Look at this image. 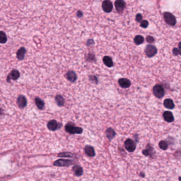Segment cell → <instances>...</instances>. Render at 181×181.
<instances>
[{"mask_svg": "<svg viewBox=\"0 0 181 181\" xmlns=\"http://www.w3.org/2000/svg\"><path fill=\"white\" fill-rule=\"evenodd\" d=\"M144 38L141 35H137L135 37L134 39V43L137 45H141L144 42Z\"/></svg>", "mask_w": 181, "mask_h": 181, "instance_id": "4316f807", "label": "cell"}, {"mask_svg": "<svg viewBox=\"0 0 181 181\" xmlns=\"http://www.w3.org/2000/svg\"><path fill=\"white\" fill-rule=\"evenodd\" d=\"M72 170L74 174L78 177L81 176L83 174V168L78 165H75L73 167Z\"/></svg>", "mask_w": 181, "mask_h": 181, "instance_id": "2e32d148", "label": "cell"}, {"mask_svg": "<svg viewBox=\"0 0 181 181\" xmlns=\"http://www.w3.org/2000/svg\"><path fill=\"white\" fill-rule=\"evenodd\" d=\"M133 138H134V140L135 142H136V143L139 142V135H138V134H133Z\"/></svg>", "mask_w": 181, "mask_h": 181, "instance_id": "d6a6232c", "label": "cell"}, {"mask_svg": "<svg viewBox=\"0 0 181 181\" xmlns=\"http://www.w3.org/2000/svg\"><path fill=\"white\" fill-rule=\"evenodd\" d=\"M3 114V111L2 109H0V115H2Z\"/></svg>", "mask_w": 181, "mask_h": 181, "instance_id": "d590c367", "label": "cell"}, {"mask_svg": "<svg viewBox=\"0 0 181 181\" xmlns=\"http://www.w3.org/2000/svg\"><path fill=\"white\" fill-rule=\"evenodd\" d=\"M64 76L67 80L72 83L74 82L77 79L76 73L73 71H69L68 72H66Z\"/></svg>", "mask_w": 181, "mask_h": 181, "instance_id": "5bb4252c", "label": "cell"}, {"mask_svg": "<svg viewBox=\"0 0 181 181\" xmlns=\"http://www.w3.org/2000/svg\"><path fill=\"white\" fill-rule=\"evenodd\" d=\"M119 84L120 86V87L122 88H127L129 87H130L131 81L129 79L126 78H121L119 80Z\"/></svg>", "mask_w": 181, "mask_h": 181, "instance_id": "ac0fdd59", "label": "cell"}, {"mask_svg": "<svg viewBox=\"0 0 181 181\" xmlns=\"http://www.w3.org/2000/svg\"><path fill=\"white\" fill-rule=\"evenodd\" d=\"M164 106L167 109H173L175 107L174 102L173 101V100L170 98L166 99L164 101Z\"/></svg>", "mask_w": 181, "mask_h": 181, "instance_id": "d6986e66", "label": "cell"}, {"mask_svg": "<svg viewBox=\"0 0 181 181\" xmlns=\"http://www.w3.org/2000/svg\"><path fill=\"white\" fill-rule=\"evenodd\" d=\"M55 101L56 104L60 107L63 106L65 104V99L61 95H57L55 97Z\"/></svg>", "mask_w": 181, "mask_h": 181, "instance_id": "ffe728a7", "label": "cell"}, {"mask_svg": "<svg viewBox=\"0 0 181 181\" xmlns=\"http://www.w3.org/2000/svg\"><path fill=\"white\" fill-rule=\"evenodd\" d=\"M115 7L116 11L119 13H122L123 10L126 7V3L123 0H117L115 2Z\"/></svg>", "mask_w": 181, "mask_h": 181, "instance_id": "ba28073f", "label": "cell"}, {"mask_svg": "<svg viewBox=\"0 0 181 181\" xmlns=\"http://www.w3.org/2000/svg\"><path fill=\"white\" fill-rule=\"evenodd\" d=\"M20 76V73L18 70L16 69H13L11 71V72L7 75V81L8 83H10L11 80L16 81L18 79Z\"/></svg>", "mask_w": 181, "mask_h": 181, "instance_id": "52a82bcc", "label": "cell"}, {"mask_svg": "<svg viewBox=\"0 0 181 181\" xmlns=\"http://www.w3.org/2000/svg\"><path fill=\"white\" fill-rule=\"evenodd\" d=\"M153 94L157 98L161 99L165 95V91L162 85L156 84L153 88Z\"/></svg>", "mask_w": 181, "mask_h": 181, "instance_id": "5b68a950", "label": "cell"}, {"mask_svg": "<svg viewBox=\"0 0 181 181\" xmlns=\"http://www.w3.org/2000/svg\"><path fill=\"white\" fill-rule=\"evenodd\" d=\"M105 134L109 141H111L116 137V132L112 127H109L105 131Z\"/></svg>", "mask_w": 181, "mask_h": 181, "instance_id": "4fadbf2b", "label": "cell"}, {"mask_svg": "<svg viewBox=\"0 0 181 181\" xmlns=\"http://www.w3.org/2000/svg\"><path fill=\"white\" fill-rule=\"evenodd\" d=\"M142 16L140 13H138L136 15V17H135V20L137 21V22H140L142 21Z\"/></svg>", "mask_w": 181, "mask_h": 181, "instance_id": "f546056e", "label": "cell"}, {"mask_svg": "<svg viewBox=\"0 0 181 181\" xmlns=\"http://www.w3.org/2000/svg\"><path fill=\"white\" fill-rule=\"evenodd\" d=\"M139 175H140V176L141 178H145V172H140V174H139Z\"/></svg>", "mask_w": 181, "mask_h": 181, "instance_id": "e575fe53", "label": "cell"}, {"mask_svg": "<svg viewBox=\"0 0 181 181\" xmlns=\"http://www.w3.org/2000/svg\"><path fill=\"white\" fill-rule=\"evenodd\" d=\"M84 152L87 155L90 157H94L96 156V152L95 149L91 145H86L84 148Z\"/></svg>", "mask_w": 181, "mask_h": 181, "instance_id": "7c38bea8", "label": "cell"}, {"mask_svg": "<svg viewBox=\"0 0 181 181\" xmlns=\"http://www.w3.org/2000/svg\"><path fill=\"white\" fill-rule=\"evenodd\" d=\"M149 25V22L147 20H143L141 22L140 26L142 28H146L148 27Z\"/></svg>", "mask_w": 181, "mask_h": 181, "instance_id": "83f0119b", "label": "cell"}, {"mask_svg": "<svg viewBox=\"0 0 181 181\" xmlns=\"http://www.w3.org/2000/svg\"><path fill=\"white\" fill-rule=\"evenodd\" d=\"M124 147L128 152H134L137 148V143L133 139L128 138L124 142Z\"/></svg>", "mask_w": 181, "mask_h": 181, "instance_id": "7a4b0ae2", "label": "cell"}, {"mask_svg": "<svg viewBox=\"0 0 181 181\" xmlns=\"http://www.w3.org/2000/svg\"><path fill=\"white\" fill-rule=\"evenodd\" d=\"M60 124H61L58 123L56 120H52L49 121L47 123V127L50 130L54 131L60 129L61 127V126L60 125Z\"/></svg>", "mask_w": 181, "mask_h": 181, "instance_id": "30bf717a", "label": "cell"}, {"mask_svg": "<svg viewBox=\"0 0 181 181\" xmlns=\"http://www.w3.org/2000/svg\"><path fill=\"white\" fill-rule=\"evenodd\" d=\"M58 157H67L70 158H75L76 157V155L70 152H62L58 154Z\"/></svg>", "mask_w": 181, "mask_h": 181, "instance_id": "cb8c5ba5", "label": "cell"}, {"mask_svg": "<svg viewBox=\"0 0 181 181\" xmlns=\"http://www.w3.org/2000/svg\"><path fill=\"white\" fill-rule=\"evenodd\" d=\"M7 41V36L3 31H0V44H5Z\"/></svg>", "mask_w": 181, "mask_h": 181, "instance_id": "d4e9b609", "label": "cell"}, {"mask_svg": "<svg viewBox=\"0 0 181 181\" xmlns=\"http://www.w3.org/2000/svg\"><path fill=\"white\" fill-rule=\"evenodd\" d=\"M102 8L103 10L106 13H110L112 11L113 5L112 3L110 1H104L102 3Z\"/></svg>", "mask_w": 181, "mask_h": 181, "instance_id": "8fae6325", "label": "cell"}, {"mask_svg": "<svg viewBox=\"0 0 181 181\" xmlns=\"http://www.w3.org/2000/svg\"><path fill=\"white\" fill-rule=\"evenodd\" d=\"M17 104L20 109H24L27 105V101L25 96L20 95L17 99Z\"/></svg>", "mask_w": 181, "mask_h": 181, "instance_id": "9c48e42d", "label": "cell"}, {"mask_svg": "<svg viewBox=\"0 0 181 181\" xmlns=\"http://www.w3.org/2000/svg\"><path fill=\"white\" fill-rule=\"evenodd\" d=\"M26 52V49L24 47H21L19 49L16 54L17 58H18L19 61H22L25 58Z\"/></svg>", "mask_w": 181, "mask_h": 181, "instance_id": "e0dca14e", "label": "cell"}, {"mask_svg": "<svg viewBox=\"0 0 181 181\" xmlns=\"http://www.w3.org/2000/svg\"><path fill=\"white\" fill-rule=\"evenodd\" d=\"M164 19L165 22L169 25H175L176 23V19L174 15L169 12H165L164 13Z\"/></svg>", "mask_w": 181, "mask_h": 181, "instance_id": "277c9868", "label": "cell"}, {"mask_svg": "<svg viewBox=\"0 0 181 181\" xmlns=\"http://www.w3.org/2000/svg\"><path fill=\"white\" fill-rule=\"evenodd\" d=\"M76 15H77V16L79 17V18H80V17H81L82 15H83V14H82V13L80 11H78V12H77V13H76Z\"/></svg>", "mask_w": 181, "mask_h": 181, "instance_id": "836d02e7", "label": "cell"}, {"mask_svg": "<svg viewBox=\"0 0 181 181\" xmlns=\"http://www.w3.org/2000/svg\"><path fill=\"white\" fill-rule=\"evenodd\" d=\"M142 154L144 155L145 156H146V157H149V154L147 150V149H143V150H142Z\"/></svg>", "mask_w": 181, "mask_h": 181, "instance_id": "1f68e13d", "label": "cell"}, {"mask_svg": "<svg viewBox=\"0 0 181 181\" xmlns=\"http://www.w3.org/2000/svg\"><path fill=\"white\" fill-rule=\"evenodd\" d=\"M65 131L71 134H81L83 133V129L81 127H78L72 122H68L65 126Z\"/></svg>", "mask_w": 181, "mask_h": 181, "instance_id": "6da1fadb", "label": "cell"}, {"mask_svg": "<svg viewBox=\"0 0 181 181\" xmlns=\"http://www.w3.org/2000/svg\"><path fill=\"white\" fill-rule=\"evenodd\" d=\"M158 145L160 149H161L163 150H166L168 148V143L165 140H161L160 141Z\"/></svg>", "mask_w": 181, "mask_h": 181, "instance_id": "484cf974", "label": "cell"}, {"mask_svg": "<svg viewBox=\"0 0 181 181\" xmlns=\"http://www.w3.org/2000/svg\"><path fill=\"white\" fill-rule=\"evenodd\" d=\"M173 53L175 55H178L180 54V49H178L177 48H174L173 50Z\"/></svg>", "mask_w": 181, "mask_h": 181, "instance_id": "4dcf8cb0", "label": "cell"}, {"mask_svg": "<svg viewBox=\"0 0 181 181\" xmlns=\"http://www.w3.org/2000/svg\"><path fill=\"white\" fill-rule=\"evenodd\" d=\"M76 163L73 160L60 159L57 160L54 163V165L58 167H69L74 165Z\"/></svg>", "mask_w": 181, "mask_h": 181, "instance_id": "3957f363", "label": "cell"}, {"mask_svg": "<svg viewBox=\"0 0 181 181\" xmlns=\"http://www.w3.org/2000/svg\"><path fill=\"white\" fill-rule=\"evenodd\" d=\"M145 149H147V150L149 154V157L150 158H153V157L155 155L156 152L154 149V148L152 147V145L151 144H150V143L147 144Z\"/></svg>", "mask_w": 181, "mask_h": 181, "instance_id": "603a6c76", "label": "cell"}, {"mask_svg": "<svg viewBox=\"0 0 181 181\" xmlns=\"http://www.w3.org/2000/svg\"><path fill=\"white\" fill-rule=\"evenodd\" d=\"M146 40H147V42L148 43H153L155 42V39L153 37L148 36L147 37Z\"/></svg>", "mask_w": 181, "mask_h": 181, "instance_id": "f1b7e54d", "label": "cell"}, {"mask_svg": "<svg viewBox=\"0 0 181 181\" xmlns=\"http://www.w3.org/2000/svg\"><path fill=\"white\" fill-rule=\"evenodd\" d=\"M35 103L38 109L40 110L43 109L45 106V102L42 99L37 97L35 99Z\"/></svg>", "mask_w": 181, "mask_h": 181, "instance_id": "7402d4cb", "label": "cell"}, {"mask_svg": "<svg viewBox=\"0 0 181 181\" xmlns=\"http://www.w3.org/2000/svg\"><path fill=\"white\" fill-rule=\"evenodd\" d=\"M145 52L148 58H152L157 53V49L154 45L149 44L145 48Z\"/></svg>", "mask_w": 181, "mask_h": 181, "instance_id": "8992f818", "label": "cell"}, {"mask_svg": "<svg viewBox=\"0 0 181 181\" xmlns=\"http://www.w3.org/2000/svg\"><path fill=\"white\" fill-rule=\"evenodd\" d=\"M163 117L164 120L168 123L174 122V117L173 113L170 111H165L163 113Z\"/></svg>", "mask_w": 181, "mask_h": 181, "instance_id": "9a60e30c", "label": "cell"}, {"mask_svg": "<svg viewBox=\"0 0 181 181\" xmlns=\"http://www.w3.org/2000/svg\"><path fill=\"white\" fill-rule=\"evenodd\" d=\"M104 64L109 68H112L113 66V62L112 59L109 56H105L103 59Z\"/></svg>", "mask_w": 181, "mask_h": 181, "instance_id": "44dd1931", "label": "cell"}]
</instances>
